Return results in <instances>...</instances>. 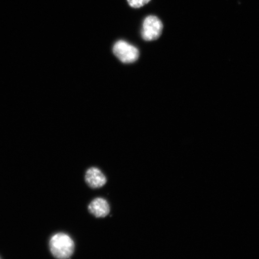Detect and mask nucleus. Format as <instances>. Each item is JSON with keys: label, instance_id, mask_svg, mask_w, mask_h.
Returning <instances> with one entry per match:
<instances>
[{"label": "nucleus", "instance_id": "1", "mask_svg": "<svg viewBox=\"0 0 259 259\" xmlns=\"http://www.w3.org/2000/svg\"><path fill=\"white\" fill-rule=\"evenodd\" d=\"M50 248L54 257L68 259L73 254L74 243L69 235L63 232L57 233L50 239Z\"/></svg>", "mask_w": 259, "mask_h": 259}, {"label": "nucleus", "instance_id": "2", "mask_svg": "<svg viewBox=\"0 0 259 259\" xmlns=\"http://www.w3.org/2000/svg\"><path fill=\"white\" fill-rule=\"evenodd\" d=\"M163 24L156 16L149 15L144 19L141 30L142 38L145 41L156 40L161 36Z\"/></svg>", "mask_w": 259, "mask_h": 259}, {"label": "nucleus", "instance_id": "3", "mask_svg": "<svg viewBox=\"0 0 259 259\" xmlns=\"http://www.w3.org/2000/svg\"><path fill=\"white\" fill-rule=\"evenodd\" d=\"M113 53L123 63H135L139 59L138 49L125 40H118L113 45Z\"/></svg>", "mask_w": 259, "mask_h": 259}, {"label": "nucleus", "instance_id": "4", "mask_svg": "<svg viewBox=\"0 0 259 259\" xmlns=\"http://www.w3.org/2000/svg\"><path fill=\"white\" fill-rule=\"evenodd\" d=\"M85 181L90 187L98 189L105 185L107 180L105 175L99 168L93 167L87 170Z\"/></svg>", "mask_w": 259, "mask_h": 259}, {"label": "nucleus", "instance_id": "5", "mask_svg": "<svg viewBox=\"0 0 259 259\" xmlns=\"http://www.w3.org/2000/svg\"><path fill=\"white\" fill-rule=\"evenodd\" d=\"M89 210L97 218H105L110 212V206L106 199L97 197L90 203Z\"/></svg>", "mask_w": 259, "mask_h": 259}, {"label": "nucleus", "instance_id": "6", "mask_svg": "<svg viewBox=\"0 0 259 259\" xmlns=\"http://www.w3.org/2000/svg\"><path fill=\"white\" fill-rule=\"evenodd\" d=\"M128 4L131 8L139 9L147 5L151 0H127Z\"/></svg>", "mask_w": 259, "mask_h": 259}, {"label": "nucleus", "instance_id": "7", "mask_svg": "<svg viewBox=\"0 0 259 259\" xmlns=\"http://www.w3.org/2000/svg\"><path fill=\"white\" fill-rule=\"evenodd\" d=\"M0 259H1V258H0Z\"/></svg>", "mask_w": 259, "mask_h": 259}]
</instances>
